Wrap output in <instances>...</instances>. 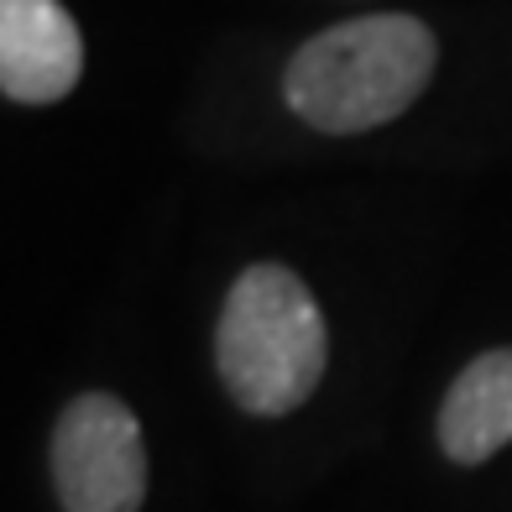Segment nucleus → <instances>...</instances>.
I'll return each mask as SVG.
<instances>
[{
    "mask_svg": "<svg viewBox=\"0 0 512 512\" xmlns=\"http://www.w3.org/2000/svg\"><path fill=\"white\" fill-rule=\"evenodd\" d=\"M439 68V42L418 16H356L314 32L283 68V100L324 136L377 131L424 95Z\"/></svg>",
    "mask_w": 512,
    "mask_h": 512,
    "instance_id": "1",
    "label": "nucleus"
},
{
    "mask_svg": "<svg viewBox=\"0 0 512 512\" xmlns=\"http://www.w3.org/2000/svg\"><path fill=\"white\" fill-rule=\"evenodd\" d=\"M330 361V330L309 283L283 262H256L230 283L215 324V366L230 403L283 418L314 398Z\"/></svg>",
    "mask_w": 512,
    "mask_h": 512,
    "instance_id": "2",
    "label": "nucleus"
},
{
    "mask_svg": "<svg viewBox=\"0 0 512 512\" xmlns=\"http://www.w3.org/2000/svg\"><path fill=\"white\" fill-rule=\"evenodd\" d=\"M48 460L63 512H136L147 502V439L115 392H79L58 413Z\"/></svg>",
    "mask_w": 512,
    "mask_h": 512,
    "instance_id": "3",
    "label": "nucleus"
},
{
    "mask_svg": "<svg viewBox=\"0 0 512 512\" xmlns=\"http://www.w3.org/2000/svg\"><path fill=\"white\" fill-rule=\"evenodd\" d=\"M79 74L84 37L63 0H0V89L11 105H58Z\"/></svg>",
    "mask_w": 512,
    "mask_h": 512,
    "instance_id": "4",
    "label": "nucleus"
},
{
    "mask_svg": "<svg viewBox=\"0 0 512 512\" xmlns=\"http://www.w3.org/2000/svg\"><path fill=\"white\" fill-rule=\"evenodd\" d=\"M439 450L455 465H481L512 445V345L481 351L439 403Z\"/></svg>",
    "mask_w": 512,
    "mask_h": 512,
    "instance_id": "5",
    "label": "nucleus"
}]
</instances>
